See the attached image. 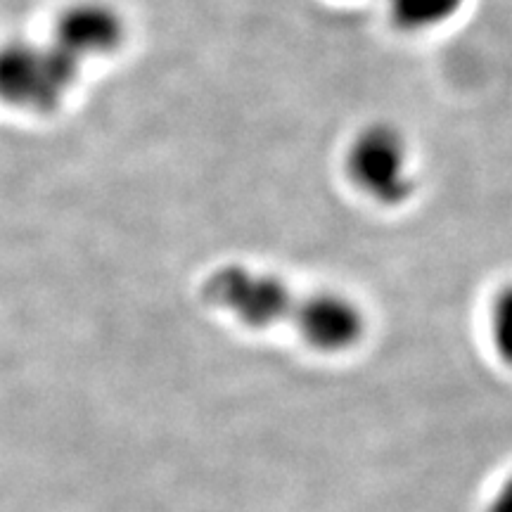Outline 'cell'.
Instances as JSON below:
<instances>
[{
	"mask_svg": "<svg viewBox=\"0 0 512 512\" xmlns=\"http://www.w3.org/2000/svg\"><path fill=\"white\" fill-rule=\"evenodd\" d=\"M290 320L306 347L320 354H342L354 349L368 328V318L358 302L335 290L297 297Z\"/></svg>",
	"mask_w": 512,
	"mask_h": 512,
	"instance_id": "obj_4",
	"label": "cell"
},
{
	"mask_svg": "<svg viewBox=\"0 0 512 512\" xmlns=\"http://www.w3.org/2000/svg\"><path fill=\"white\" fill-rule=\"evenodd\" d=\"M484 512H512V472L498 484V489L486 501Z\"/></svg>",
	"mask_w": 512,
	"mask_h": 512,
	"instance_id": "obj_8",
	"label": "cell"
},
{
	"mask_svg": "<svg viewBox=\"0 0 512 512\" xmlns=\"http://www.w3.org/2000/svg\"><path fill=\"white\" fill-rule=\"evenodd\" d=\"M489 332L498 358L512 368V283L501 287L491 302Z\"/></svg>",
	"mask_w": 512,
	"mask_h": 512,
	"instance_id": "obj_7",
	"label": "cell"
},
{
	"mask_svg": "<svg viewBox=\"0 0 512 512\" xmlns=\"http://www.w3.org/2000/svg\"><path fill=\"white\" fill-rule=\"evenodd\" d=\"M126 38L124 17L105 3H79L57 19L55 46L76 60L114 53Z\"/></svg>",
	"mask_w": 512,
	"mask_h": 512,
	"instance_id": "obj_5",
	"label": "cell"
},
{
	"mask_svg": "<svg viewBox=\"0 0 512 512\" xmlns=\"http://www.w3.org/2000/svg\"><path fill=\"white\" fill-rule=\"evenodd\" d=\"M465 0H387L389 17L401 31H430L451 22Z\"/></svg>",
	"mask_w": 512,
	"mask_h": 512,
	"instance_id": "obj_6",
	"label": "cell"
},
{
	"mask_svg": "<svg viewBox=\"0 0 512 512\" xmlns=\"http://www.w3.org/2000/svg\"><path fill=\"white\" fill-rule=\"evenodd\" d=\"M349 181L380 207H401L415 195L411 145L387 121L363 126L351 138L344 157Z\"/></svg>",
	"mask_w": 512,
	"mask_h": 512,
	"instance_id": "obj_1",
	"label": "cell"
},
{
	"mask_svg": "<svg viewBox=\"0 0 512 512\" xmlns=\"http://www.w3.org/2000/svg\"><path fill=\"white\" fill-rule=\"evenodd\" d=\"M81 60L60 46L8 43L0 48V100L50 112L79 79Z\"/></svg>",
	"mask_w": 512,
	"mask_h": 512,
	"instance_id": "obj_3",
	"label": "cell"
},
{
	"mask_svg": "<svg viewBox=\"0 0 512 512\" xmlns=\"http://www.w3.org/2000/svg\"><path fill=\"white\" fill-rule=\"evenodd\" d=\"M204 302L249 330H271L292 318L297 294L287 280L245 264H223L202 283Z\"/></svg>",
	"mask_w": 512,
	"mask_h": 512,
	"instance_id": "obj_2",
	"label": "cell"
}]
</instances>
